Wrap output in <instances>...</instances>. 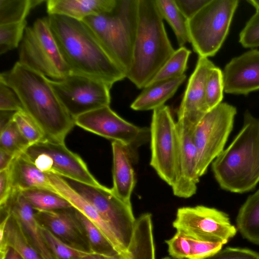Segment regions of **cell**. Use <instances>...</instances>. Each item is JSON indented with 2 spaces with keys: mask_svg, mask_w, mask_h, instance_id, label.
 <instances>
[{
  "mask_svg": "<svg viewBox=\"0 0 259 259\" xmlns=\"http://www.w3.org/2000/svg\"><path fill=\"white\" fill-rule=\"evenodd\" d=\"M48 82L74 119L83 114L110 106L111 87L100 80L71 72L59 80L48 78Z\"/></svg>",
  "mask_w": 259,
  "mask_h": 259,
  "instance_id": "cell-11",
  "label": "cell"
},
{
  "mask_svg": "<svg viewBox=\"0 0 259 259\" xmlns=\"http://www.w3.org/2000/svg\"><path fill=\"white\" fill-rule=\"evenodd\" d=\"M150 132V165L172 187L177 177L179 143L177 122L168 106L153 110Z\"/></svg>",
  "mask_w": 259,
  "mask_h": 259,
  "instance_id": "cell-9",
  "label": "cell"
},
{
  "mask_svg": "<svg viewBox=\"0 0 259 259\" xmlns=\"http://www.w3.org/2000/svg\"><path fill=\"white\" fill-rule=\"evenodd\" d=\"M0 110H24L22 104L16 93L2 81H0Z\"/></svg>",
  "mask_w": 259,
  "mask_h": 259,
  "instance_id": "cell-41",
  "label": "cell"
},
{
  "mask_svg": "<svg viewBox=\"0 0 259 259\" xmlns=\"http://www.w3.org/2000/svg\"><path fill=\"white\" fill-rule=\"evenodd\" d=\"M9 168L14 191L34 188L54 191L48 173L40 170L23 153L15 157Z\"/></svg>",
  "mask_w": 259,
  "mask_h": 259,
  "instance_id": "cell-23",
  "label": "cell"
},
{
  "mask_svg": "<svg viewBox=\"0 0 259 259\" xmlns=\"http://www.w3.org/2000/svg\"><path fill=\"white\" fill-rule=\"evenodd\" d=\"M172 226L189 237L223 244L237 231L227 213L203 205L178 208Z\"/></svg>",
  "mask_w": 259,
  "mask_h": 259,
  "instance_id": "cell-13",
  "label": "cell"
},
{
  "mask_svg": "<svg viewBox=\"0 0 259 259\" xmlns=\"http://www.w3.org/2000/svg\"><path fill=\"white\" fill-rule=\"evenodd\" d=\"M236 113L235 107L222 102L208 111L195 127L193 139L197 152V171L200 178L224 150Z\"/></svg>",
  "mask_w": 259,
  "mask_h": 259,
  "instance_id": "cell-10",
  "label": "cell"
},
{
  "mask_svg": "<svg viewBox=\"0 0 259 259\" xmlns=\"http://www.w3.org/2000/svg\"><path fill=\"white\" fill-rule=\"evenodd\" d=\"M0 259H24L14 248L9 246L5 254Z\"/></svg>",
  "mask_w": 259,
  "mask_h": 259,
  "instance_id": "cell-47",
  "label": "cell"
},
{
  "mask_svg": "<svg viewBox=\"0 0 259 259\" xmlns=\"http://www.w3.org/2000/svg\"><path fill=\"white\" fill-rule=\"evenodd\" d=\"M26 20L0 25V55L17 48L23 38Z\"/></svg>",
  "mask_w": 259,
  "mask_h": 259,
  "instance_id": "cell-35",
  "label": "cell"
},
{
  "mask_svg": "<svg viewBox=\"0 0 259 259\" xmlns=\"http://www.w3.org/2000/svg\"><path fill=\"white\" fill-rule=\"evenodd\" d=\"M206 259H259V254L249 249L228 247Z\"/></svg>",
  "mask_w": 259,
  "mask_h": 259,
  "instance_id": "cell-42",
  "label": "cell"
},
{
  "mask_svg": "<svg viewBox=\"0 0 259 259\" xmlns=\"http://www.w3.org/2000/svg\"><path fill=\"white\" fill-rule=\"evenodd\" d=\"M239 42L246 48L259 47V11H256L241 31Z\"/></svg>",
  "mask_w": 259,
  "mask_h": 259,
  "instance_id": "cell-38",
  "label": "cell"
},
{
  "mask_svg": "<svg viewBox=\"0 0 259 259\" xmlns=\"http://www.w3.org/2000/svg\"><path fill=\"white\" fill-rule=\"evenodd\" d=\"M176 122L179 150L177 180L171 188L176 196L188 198L196 193L199 181L197 152L193 139V130Z\"/></svg>",
  "mask_w": 259,
  "mask_h": 259,
  "instance_id": "cell-17",
  "label": "cell"
},
{
  "mask_svg": "<svg viewBox=\"0 0 259 259\" xmlns=\"http://www.w3.org/2000/svg\"><path fill=\"white\" fill-rule=\"evenodd\" d=\"M191 53V51L185 47H180L175 50L146 86L185 74Z\"/></svg>",
  "mask_w": 259,
  "mask_h": 259,
  "instance_id": "cell-30",
  "label": "cell"
},
{
  "mask_svg": "<svg viewBox=\"0 0 259 259\" xmlns=\"http://www.w3.org/2000/svg\"><path fill=\"white\" fill-rule=\"evenodd\" d=\"M183 15L188 20L199 12L209 0H175Z\"/></svg>",
  "mask_w": 259,
  "mask_h": 259,
  "instance_id": "cell-44",
  "label": "cell"
},
{
  "mask_svg": "<svg viewBox=\"0 0 259 259\" xmlns=\"http://www.w3.org/2000/svg\"><path fill=\"white\" fill-rule=\"evenodd\" d=\"M236 224L244 238L259 245V189L250 195L240 207Z\"/></svg>",
  "mask_w": 259,
  "mask_h": 259,
  "instance_id": "cell-26",
  "label": "cell"
},
{
  "mask_svg": "<svg viewBox=\"0 0 259 259\" xmlns=\"http://www.w3.org/2000/svg\"><path fill=\"white\" fill-rule=\"evenodd\" d=\"M238 0H209L188 20L190 42L199 56H214L229 31Z\"/></svg>",
  "mask_w": 259,
  "mask_h": 259,
  "instance_id": "cell-7",
  "label": "cell"
},
{
  "mask_svg": "<svg viewBox=\"0 0 259 259\" xmlns=\"http://www.w3.org/2000/svg\"><path fill=\"white\" fill-rule=\"evenodd\" d=\"M186 78L181 76L146 86L131 105L136 111L154 110L164 103L175 94Z\"/></svg>",
  "mask_w": 259,
  "mask_h": 259,
  "instance_id": "cell-25",
  "label": "cell"
},
{
  "mask_svg": "<svg viewBox=\"0 0 259 259\" xmlns=\"http://www.w3.org/2000/svg\"><path fill=\"white\" fill-rule=\"evenodd\" d=\"M83 225L93 253L114 255L119 253L103 232L84 215L75 209Z\"/></svg>",
  "mask_w": 259,
  "mask_h": 259,
  "instance_id": "cell-32",
  "label": "cell"
},
{
  "mask_svg": "<svg viewBox=\"0 0 259 259\" xmlns=\"http://www.w3.org/2000/svg\"><path fill=\"white\" fill-rule=\"evenodd\" d=\"M118 0H48V15H60L82 20L90 16L112 11Z\"/></svg>",
  "mask_w": 259,
  "mask_h": 259,
  "instance_id": "cell-22",
  "label": "cell"
},
{
  "mask_svg": "<svg viewBox=\"0 0 259 259\" xmlns=\"http://www.w3.org/2000/svg\"><path fill=\"white\" fill-rule=\"evenodd\" d=\"M113 187L112 190L120 199L132 204L131 195L136 185L132 153L122 144L112 141Z\"/></svg>",
  "mask_w": 259,
  "mask_h": 259,
  "instance_id": "cell-21",
  "label": "cell"
},
{
  "mask_svg": "<svg viewBox=\"0 0 259 259\" xmlns=\"http://www.w3.org/2000/svg\"><path fill=\"white\" fill-rule=\"evenodd\" d=\"M16 156L10 152L0 149V171L9 167Z\"/></svg>",
  "mask_w": 259,
  "mask_h": 259,
  "instance_id": "cell-45",
  "label": "cell"
},
{
  "mask_svg": "<svg viewBox=\"0 0 259 259\" xmlns=\"http://www.w3.org/2000/svg\"><path fill=\"white\" fill-rule=\"evenodd\" d=\"M224 91L223 71L215 66L210 70L205 83V100L209 111L222 103Z\"/></svg>",
  "mask_w": 259,
  "mask_h": 259,
  "instance_id": "cell-34",
  "label": "cell"
},
{
  "mask_svg": "<svg viewBox=\"0 0 259 259\" xmlns=\"http://www.w3.org/2000/svg\"><path fill=\"white\" fill-rule=\"evenodd\" d=\"M69 185L97 210L112 231L124 251L130 245L136 219L128 204L103 185L95 186L63 178Z\"/></svg>",
  "mask_w": 259,
  "mask_h": 259,
  "instance_id": "cell-8",
  "label": "cell"
},
{
  "mask_svg": "<svg viewBox=\"0 0 259 259\" xmlns=\"http://www.w3.org/2000/svg\"><path fill=\"white\" fill-rule=\"evenodd\" d=\"M40 170L95 186L101 184L85 163L65 143L45 139L29 146L23 152Z\"/></svg>",
  "mask_w": 259,
  "mask_h": 259,
  "instance_id": "cell-12",
  "label": "cell"
},
{
  "mask_svg": "<svg viewBox=\"0 0 259 259\" xmlns=\"http://www.w3.org/2000/svg\"><path fill=\"white\" fill-rule=\"evenodd\" d=\"M13 120L30 145L46 139L40 127L24 110L16 111Z\"/></svg>",
  "mask_w": 259,
  "mask_h": 259,
  "instance_id": "cell-37",
  "label": "cell"
},
{
  "mask_svg": "<svg viewBox=\"0 0 259 259\" xmlns=\"http://www.w3.org/2000/svg\"><path fill=\"white\" fill-rule=\"evenodd\" d=\"M223 73L228 94L247 95L259 90V50L253 49L232 58Z\"/></svg>",
  "mask_w": 259,
  "mask_h": 259,
  "instance_id": "cell-18",
  "label": "cell"
},
{
  "mask_svg": "<svg viewBox=\"0 0 259 259\" xmlns=\"http://www.w3.org/2000/svg\"><path fill=\"white\" fill-rule=\"evenodd\" d=\"M80 259H155L153 230L147 226L137 224L126 251L110 256L89 253Z\"/></svg>",
  "mask_w": 259,
  "mask_h": 259,
  "instance_id": "cell-24",
  "label": "cell"
},
{
  "mask_svg": "<svg viewBox=\"0 0 259 259\" xmlns=\"http://www.w3.org/2000/svg\"><path fill=\"white\" fill-rule=\"evenodd\" d=\"M247 2L251 5L256 11H259V0H249Z\"/></svg>",
  "mask_w": 259,
  "mask_h": 259,
  "instance_id": "cell-48",
  "label": "cell"
},
{
  "mask_svg": "<svg viewBox=\"0 0 259 259\" xmlns=\"http://www.w3.org/2000/svg\"><path fill=\"white\" fill-rule=\"evenodd\" d=\"M175 51L155 0H138V27L126 77L144 89Z\"/></svg>",
  "mask_w": 259,
  "mask_h": 259,
  "instance_id": "cell-4",
  "label": "cell"
},
{
  "mask_svg": "<svg viewBox=\"0 0 259 259\" xmlns=\"http://www.w3.org/2000/svg\"><path fill=\"white\" fill-rule=\"evenodd\" d=\"M7 206L20 221L27 240L43 259H57L44 240L34 217L35 210L20 191L14 192Z\"/></svg>",
  "mask_w": 259,
  "mask_h": 259,
  "instance_id": "cell-19",
  "label": "cell"
},
{
  "mask_svg": "<svg viewBox=\"0 0 259 259\" xmlns=\"http://www.w3.org/2000/svg\"><path fill=\"white\" fill-rule=\"evenodd\" d=\"M9 167L0 171V206L5 205L14 192Z\"/></svg>",
  "mask_w": 259,
  "mask_h": 259,
  "instance_id": "cell-43",
  "label": "cell"
},
{
  "mask_svg": "<svg viewBox=\"0 0 259 259\" xmlns=\"http://www.w3.org/2000/svg\"><path fill=\"white\" fill-rule=\"evenodd\" d=\"M16 111L0 110L1 128L7 124Z\"/></svg>",
  "mask_w": 259,
  "mask_h": 259,
  "instance_id": "cell-46",
  "label": "cell"
},
{
  "mask_svg": "<svg viewBox=\"0 0 259 259\" xmlns=\"http://www.w3.org/2000/svg\"><path fill=\"white\" fill-rule=\"evenodd\" d=\"M0 81L16 93L24 110L39 125L46 139L65 143L75 125L74 119L55 95L47 77L18 61L1 73Z\"/></svg>",
  "mask_w": 259,
  "mask_h": 259,
  "instance_id": "cell-2",
  "label": "cell"
},
{
  "mask_svg": "<svg viewBox=\"0 0 259 259\" xmlns=\"http://www.w3.org/2000/svg\"><path fill=\"white\" fill-rule=\"evenodd\" d=\"M38 226L44 240L57 259H80L91 253L83 252L65 243L47 229Z\"/></svg>",
  "mask_w": 259,
  "mask_h": 259,
  "instance_id": "cell-36",
  "label": "cell"
},
{
  "mask_svg": "<svg viewBox=\"0 0 259 259\" xmlns=\"http://www.w3.org/2000/svg\"><path fill=\"white\" fill-rule=\"evenodd\" d=\"M188 239L190 245L188 259H206L221 250L224 245L220 242L201 241L189 237Z\"/></svg>",
  "mask_w": 259,
  "mask_h": 259,
  "instance_id": "cell-39",
  "label": "cell"
},
{
  "mask_svg": "<svg viewBox=\"0 0 259 259\" xmlns=\"http://www.w3.org/2000/svg\"><path fill=\"white\" fill-rule=\"evenodd\" d=\"M161 259H174V258H173L171 257H169V256H166V257H163Z\"/></svg>",
  "mask_w": 259,
  "mask_h": 259,
  "instance_id": "cell-49",
  "label": "cell"
},
{
  "mask_svg": "<svg viewBox=\"0 0 259 259\" xmlns=\"http://www.w3.org/2000/svg\"><path fill=\"white\" fill-rule=\"evenodd\" d=\"M37 224L65 243L81 251L92 252L83 225L74 207L50 211H35Z\"/></svg>",
  "mask_w": 259,
  "mask_h": 259,
  "instance_id": "cell-16",
  "label": "cell"
},
{
  "mask_svg": "<svg viewBox=\"0 0 259 259\" xmlns=\"http://www.w3.org/2000/svg\"><path fill=\"white\" fill-rule=\"evenodd\" d=\"M20 192L35 211H50L73 207L66 199L55 191L34 188Z\"/></svg>",
  "mask_w": 259,
  "mask_h": 259,
  "instance_id": "cell-27",
  "label": "cell"
},
{
  "mask_svg": "<svg viewBox=\"0 0 259 259\" xmlns=\"http://www.w3.org/2000/svg\"><path fill=\"white\" fill-rule=\"evenodd\" d=\"M212 170L220 186L242 193L259 182V118L248 111L243 126L230 145L212 161Z\"/></svg>",
  "mask_w": 259,
  "mask_h": 259,
  "instance_id": "cell-3",
  "label": "cell"
},
{
  "mask_svg": "<svg viewBox=\"0 0 259 259\" xmlns=\"http://www.w3.org/2000/svg\"><path fill=\"white\" fill-rule=\"evenodd\" d=\"M18 62L48 78L59 80L71 72L53 36L47 18L26 27L20 44Z\"/></svg>",
  "mask_w": 259,
  "mask_h": 259,
  "instance_id": "cell-6",
  "label": "cell"
},
{
  "mask_svg": "<svg viewBox=\"0 0 259 259\" xmlns=\"http://www.w3.org/2000/svg\"><path fill=\"white\" fill-rule=\"evenodd\" d=\"M102 46L126 72L132 62L138 23V0H118L111 12L85 18Z\"/></svg>",
  "mask_w": 259,
  "mask_h": 259,
  "instance_id": "cell-5",
  "label": "cell"
},
{
  "mask_svg": "<svg viewBox=\"0 0 259 259\" xmlns=\"http://www.w3.org/2000/svg\"><path fill=\"white\" fill-rule=\"evenodd\" d=\"M48 175L54 191L66 199L74 208L94 223L119 253L124 252L114 234L95 207L72 189L63 177L51 172H48Z\"/></svg>",
  "mask_w": 259,
  "mask_h": 259,
  "instance_id": "cell-20",
  "label": "cell"
},
{
  "mask_svg": "<svg viewBox=\"0 0 259 259\" xmlns=\"http://www.w3.org/2000/svg\"><path fill=\"white\" fill-rule=\"evenodd\" d=\"M169 255L174 259H188L190 245L188 237L183 232L177 231L174 236L165 240Z\"/></svg>",
  "mask_w": 259,
  "mask_h": 259,
  "instance_id": "cell-40",
  "label": "cell"
},
{
  "mask_svg": "<svg viewBox=\"0 0 259 259\" xmlns=\"http://www.w3.org/2000/svg\"><path fill=\"white\" fill-rule=\"evenodd\" d=\"M30 146L13 119L1 128L0 149L17 156Z\"/></svg>",
  "mask_w": 259,
  "mask_h": 259,
  "instance_id": "cell-33",
  "label": "cell"
},
{
  "mask_svg": "<svg viewBox=\"0 0 259 259\" xmlns=\"http://www.w3.org/2000/svg\"><path fill=\"white\" fill-rule=\"evenodd\" d=\"M47 18L72 72L100 80L111 87L126 77L125 71L82 20L60 15H48Z\"/></svg>",
  "mask_w": 259,
  "mask_h": 259,
  "instance_id": "cell-1",
  "label": "cell"
},
{
  "mask_svg": "<svg viewBox=\"0 0 259 259\" xmlns=\"http://www.w3.org/2000/svg\"><path fill=\"white\" fill-rule=\"evenodd\" d=\"M75 125L108 139L119 142L130 151L150 139V128L128 122L113 111L110 106L101 107L78 116Z\"/></svg>",
  "mask_w": 259,
  "mask_h": 259,
  "instance_id": "cell-14",
  "label": "cell"
},
{
  "mask_svg": "<svg viewBox=\"0 0 259 259\" xmlns=\"http://www.w3.org/2000/svg\"><path fill=\"white\" fill-rule=\"evenodd\" d=\"M8 246L17 250L24 259H43L27 240L17 217L12 212L5 228Z\"/></svg>",
  "mask_w": 259,
  "mask_h": 259,
  "instance_id": "cell-29",
  "label": "cell"
},
{
  "mask_svg": "<svg viewBox=\"0 0 259 259\" xmlns=\"http://www.w3.org/2000/svg\"><path fill=\"white\" fill-rule=\"evenodd\" d=\"M214 66L208 58L199 56L178 110L177 122L194 130L209 111L205 100V83L210 70Z\"/></svg>",
  "mask_w": 259,
  "mask_h": 259,
  "instance_id": "cell-15",
  "label": "cell"
},
{
  "mask_svg": "<svg viewBox=\"0 0 259 259\" xmlns=\"http://www.w3.org/2000/svg\"><path fill=\"white\" fill-rule=\"evenodd\" d=\"M43 0H0V25L26 20L30 11Z\"/></svg>",
  "mask_w": 259,
  "mask_h": 259,
  "instance_id": "cell-31",
  "label": "cell"
},
{
  "mask_svg": "<svg viewBox=\"0 0 259 259\" xmlns=\"http://www.w3.org/2000/svg\"><path fill=\"white\" fill-rule=\"evenodd\" d=\"M163 18L169 24L176 35L180 47H184L190 38L188 19L181 12L175 0H155Z\"/></svg>",
  "mask_w": 259,
  "mask_h": 259,
  "instance_id": "cell-28",
  "label": "cell"
}]
</instances>
